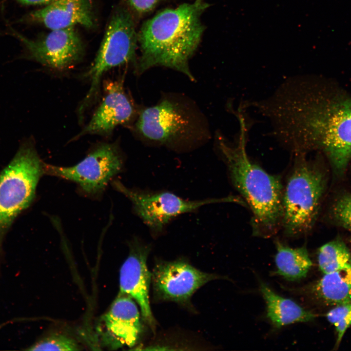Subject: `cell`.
<instances>
[{
  "label": "cell",
  "mask_w": 351,
  "mask_h": 351,
  "mask_svg": "<svg viewBox=\"0 0 351 351\" xmlns=\"http://www.w3.org/2000/svg\"><path fill=\"white\" fill-rule=\"evenodd\" d=\"M273 134L295 155L319 149L335 171L351 159V96L306 76L289 78L262 106Z\"/></svg>",
  "instance_id": "1"
},
{
  "label": "cell",
  "mask_w": 351,
  "mask_h": 351,
  "mask_svg": "<svg viewBox=\"0 0 351 351\" xmlns=\"http://www.w3.org/2000/svg\"><path fill=\"white\" fill-rule=\"evenodd\" d=\"M209 6L204 0H195L163 9L144 21L137 32L136 74L163 66L195 80L189 63L201 41L205 29L202 15Z\"/></svg>",
  "instance_id": "2"
},
{
  "label": "cell",
  "mask_w": 351,
  "mask_h": 351,
  "mask_svg": "<svg viewBox=\"0 0 351 351\" xmlns=\"http://www.w3.org/2000/svg\"><path fill=\"white\" fill-rule=\"evenodd\" d=\"M237 116L240 129L234 144L219 133V149L234 187L248 204L257 235L270 237L282 226L283 188L280 180L266 172L249 158L246 149L248 127L243 116Z\"/></svg>",
  "instance_id": "3"
},
{
  "label": "cell",
  "mask_w": 351,
  "mask_h": 351,
  "mask_svg": "<svg viewBox=\"0 0 351 351\" xmlns=\"http://www.w3.org/2000/svg\"><path fill=\"white\" fill-rule=\"evenodd\" d=\"M135 130L145 141L175 150L192 148L210 136L206 120L195 104L172 94L142 109Z\"/></svg>",
  "instance_id": "4"
},
{
  "label": "cell",
  "mask_w": 351,
  "mask_h": 351,
  "mask_svg": "<svg viewBox=\"0 0 351 351\" xmlns=\"http://www.w3.org/2000/svg\"><path fill=\"white\" fill-rule=\"evenodd\" d=\"M296 155L283 193L282 226L285 234L300 236L312 228L325 187L322 173L305 157Z\"/></svg>",
  "instance_id": "5"
},
{
  "label": "cell",
  "mask_w": 351,
  "mask_h": 351,
  "mask_svg": "<svg viewBox=\"0 0 351 351\" xmlns=\"http://www.w3.org/2000/svg\"><path fill=\"white\" fill-rule=\"evenodd\" d=\"M44 163L31 142L20 147L0 172V247L4 235L18 215L33 200Z\"/></svg>",
  "instance_id": "6"
},
{
  "label": "cell",
  "mask_w": 351,
  "mask_h": 351,
  "mask_svg": "<svg viewBox=\"0 0 351 351\" xmlns=\"http://www.w3.org/2000/svg\"><path fill=\"white\" fill-rule=\"evenodd\" d=\"M136 22L126 6H118L113 12L95 59L84 75L91 85L78 108L79 115L83 116L85 109L96 99L104 73L126 63L136 65L138 46Z\"/></svg>",
  "instance_id": "7"
},
{
  "label": "cell",
  "mask_w": 351,
  "mask_h": 351,
  "mask_svg": "<svg viewBox=\"0 0 351 351\" xmlns=\"http://www.w3.org/2000/svg\"><path fill=\"white\" fill-rule=\"evenodd\" d=\"M123 158L117 145L102 144L80 162L70 167L44 163V174L77 183L82 191L91 195L101 194L122 170Z\"/></svg>",
  "instance_id": "8"
},
{
  "label": "cell",
  "mask_w": 351,
  "mask_h": 351,
  "mask_svg": "<svg viewBox=\"0 0 351 351\" xmlns=\"http://www.w3.org/2000/svg\"><path fill=\"white\" fill-rule=\"evenodd\" d=\"M114 187L127 197L133 210L154 234L162 232L174 217L195 211L201 206L228 199L188 200L169 192H150L128 188L115 180Z\"/></svg>",
  "instance_id": "9"
},
{
  "label": "cell",
  "mask_w": 351,
  "mask_h": 351,
  "mask_svg": "<svg viewBox=\"0 0 351 351\" xmlns=\"http://www.w3.org/2000/svg\"><path fill=\"white\" fill-rule=\"evenodd\" d=\"M152 274L155 297L159 300L186 303L195 292L213 280L227 277L203 272L183 260L161 261Z\"/></svg>",
  "instance_id": "10"
},
{
  "label": "cell",
  "mask_w": 351,
  "mask_h": 351,
  "mask_svg": "<svg viewBox=\"0 0 351 351\" xmlns=\"http://www.w3.org/2000/svg\"><path fill=\"white\" fill-rule=\"evenodd\" d=\"M74 27L51 30L36 40L16 35L32 58L50 68L63 71L74 66L83 55V44Z\"/></svg>",
  "instance_id": "11"
},
{
  "label": "cell",
  "mask_w": 351,
  "mask_h": 351,
  "mask_svg": "<svg viewBox=\"0 0 351 351\" xmlns=\"http://www.w3.org/2000/svg\"><path fill=\"white\" fill-rule=\"evenodd\" d=\"M150 250L148 245L137 239L133 242L130 254L120 270L119 294L129 296L137 302L143 319L154 330L156 322L149 295L152 274L147 265Z\"/></svg>",
  "instance_id": "12"
},
{
  "label": "cell",
  "mask_w": 351,
  "mask_h": 351,
  "mask_svg": "<svg viewBox=\"0 0 351 351\" xmlns=\"http://www.w3.org/2000/svg\"><path fill=\"white\" fill-rule=\"evenodd\" d=\"M136 115L135 106L126 93L122 80L108 81L104 85L102 101L89 122L76 136L109 135L115 128L130 122Z\"/></svg>",
  "instance_id": "13"
},
{
  "label": "cell",
  "mask_w": 351,
  "mask_h": 351,
  "mask_svg": "<svg viewBox=\"0 0 351 351\" xmlns=\"http://www.w3.org/2000/svg\"><path fill=\"white\" fill-rule=\"evenodd\" d=\"M140 319L135 301L119 294L102 318L104 341L113 349L134 346L142 332Z\"/></svg>",
  "instance_id": "14"
},
{
  "label": "cell",
  "mask_w": 351,
  "mask_h": 351,
  "mask_svg": "<svg viewBox=\"0 0 351 351\" xmlns=\"http://www.w3.org/2000/svg\"><path fill=\"white\" fill-rule=\"evenodd\" d=\"M90 0H57L43 8L31 13L29 19L51 30L80 25L92 28L94 25Z\"/></svg>",
  "instance_id": "15"
},
{
  "label": "cell",
  "mask_w": 351,
  "mask_h": 351,
  "mask_svg": "<svg viewBox=\"0 0 351 351\" xmlns=\"http://www.w3.org/2000/svg\"><path fill=\"white\" fill-rule=\"evenodd\" d=\"M290 290L328 305L351 303V267L324 274L312 285Z\"/></svg>",
  "instance_id": "16"
},
{
  "label": "cell",
  "mask_w": 351,
  "mask_h": 351,
  "mask_svg": "<svg viewBox=\"0 0 351 351\" xmlns=\"http://www.w3.org/2000/svg\"><path fill=\"white\" fill-rule=\"evenodd\" d=\"M260 291L266 304V316L275 329L297 322L313 320L316 314L305 310L294 301L283 297L261 280Z\"/></svg>",
  "instance_id": "17"
},
{
  "label": "cell",
  "mask_w": 351,
  "mask_h": 351,
  "mask_svg": "<svg viewBox=\"0 0 351 351\" xmlns=\"http://www.w3.org/2000/svg\"><path fill=\"white\" fill-rule=\"evenodd\" d=\"M275 246L277 270L274 273L292 282L305 277L312 266L306 247L292 248L277 240Z\"/></svg>",
  "instance_id": "18"
},
{
  "label": "cell",
  "mask_w": 351,
  "mask_h": 351,
  "mask_svg": "<svg viewBox=\"0 0 351 351\" xmlns=\"http://www.w3.org/2000/svg\"><path fill=\"white\" fill-rule=\"evenodd\" d=\"M317 259L319 269L324 274L351 267V253L339 240L322 246L318 250Z\"/></svg>",
  "instance_id": "19"
},
{
  "label": "cell",
  "mask_w": 351,
  "mask_h": 351,
  "mask_svg": "<svg viewBox=\"0 0 351 351\" xmlns=\"http://www.w3.org/2000/svg\"><path fill=\"white\" fill-rule=\"evenodd\" d=\"M328 321L337 332L335 347H338L346 331L351 326V303L335 306L326 314Z\"/></svg>",
  "instance_id": "20"
},
{
  "label": "cell",
  "mask_w": 351,
  "mask_h": 351,
  "mask_svg": "<svg viewBox=\"0 0 351 351\" xmlns=\"http://www.w3.org/2000/svg\"><path fill=\"white\" fill-rule=\"evenodd\" d=\"M30 351H78L79 347L75 340L61 334H54L44 337L29 349Z\"/></svg>",
  "instance_id": "21"
},
{
  "label": "cell",
  "mask_w": 351,
  "mask_h": 351,
  "mask_svg": "<svg viewBox=\"0 0 351 351\" xmlns=\"http://www.w3.org/2000/svg\"><path fill=\"white\" fill-rule=\"evenodd\" d=\"M169 0H125L126 6L135 19H139L151 13L162 3Z\"/></svg>",
  "instance_id": "22"
},
{
  "label": "cell",
  "mask_w": 351,
  "mask_h": 351,
  "mask_svg": "<svg viewBox=\"0 0 351 351\" xmlns=\"http://www.w3.org/2000/svg\"><path fill=\"white\" fill-rule=\"evenodd\" d=\"M333 213L338 222L351 230V195L341 197L335 203Z\"/></svg>",
  "instance_id": "23"
},
{
  "label": "cell",
  "mask_w": 351,
  "mask_h": 351,
  "mask_svg": "<svg viewBox=\"0 0 351 351\" xmlns=\"http://www.w3.org/2000/svg\"><path fill=\"white\" fill-rule=\"evenodd\" d=\"M24 4L37 5V4H49L57 0H16Z\"/></svg>",
  "instance_id": "24"
}]
</instances>
